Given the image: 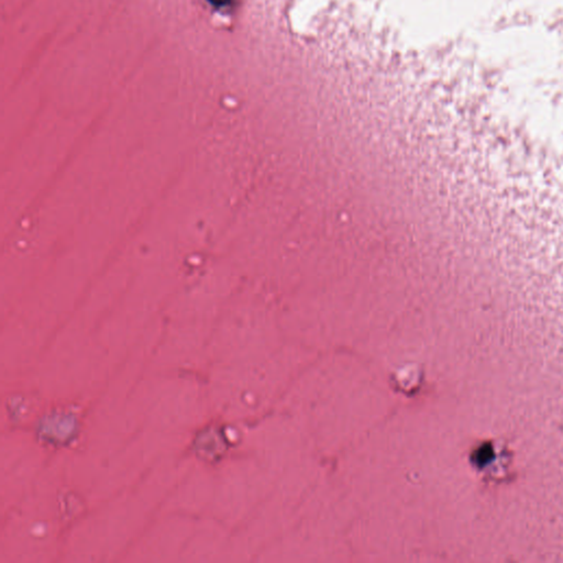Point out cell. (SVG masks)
<instances>
[{
  "instance_id": "1",
  "label": "cell",
  "mask_w": 563,
  "mask_h": 563,
  "mask_svg": "<svg viewBox=\"0 0 563 563\" xmlns=\"http://www.w3.org/2000/svg\"><path fill=\"white\" fill-rule=\"evenodd\" d=\"M208 2L215 6H225L227 4H229L230 0H208Z\"/></svg>"
}]
</instances>
